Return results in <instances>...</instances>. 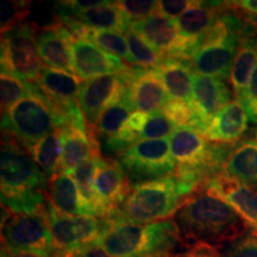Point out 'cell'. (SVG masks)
<instances>
[{"label":"cell","mask_w":257,"mask_h":257,"mask_svg":"<svg viewBox=\"0 0 257 257\" xmlns=\"http://www.w3.org/2000/svg\"><path fill=\"white\" fill-rule=\"evenodd\" d=\"M99 244L114 257H169L184 245L173 218L149 224L108 218Z\"/></svg>","instance_id":"2"},{"label":"cell","mask_w":257,"mask_h":257,"mask_svg":"<svg viewBox=\"0 0 257 257\" xmlns=\"http://www.w3.org/2000/svg\"><path fill=\"white\" fill-rule=\"evenodd\" d=\"M47 219L54 239V255L73 257L98 242L105 220L89 216H63L47 204Z\"/></svg>","instance_id":"9"},{"label":"cell","mask_w":257,"mask_h":257,"mask_svg":"<svg viewBox=\"0 0 257 257\" xmlns=\"http://www.w3.org/2000/svg\"><path fill=\"white\" fill-rule=\"evenodd\" d=\"M2 245L54 253V239L48 224L47 210L29 214H14L6 211L2 224Z\"/></svg>","instance_id":"10"},{"label":"cell","mask_w":257,"mask_h":257,"mask_svg":"<svg viewBox=\"0 0 257 257\" xmlns=\"http://www.w3.org/2000/svg\"><path fill=\"white\" fill-rule=\"evenodd\" d=\"M162 112L176 127L188 126L192 120L191 102L182 99H170L162 108Z\"/></svg>","instance_id":"37"},{"label":"cell","mask_w":257,"mask_h":257,"mask_svg":"<svg viewBox=\"0 0 257 257\" xmlns=\"http://www.w3.org/2000/svg\"><path fill=\"white\" fill-rule=\"evenodd\" d=\"M234 9L244 11L245 14H257V0H236L230 2Z\"/></svg>","instance_id":"44"},{"label":"cell","mask_w":257,"mask_h":257,"mask_svg":"<svg viewBox=\"0 0 257 257\" xmlns=\"http://www.w3.org/2000/svg\"><path fill=\"white\" fill-rule=\"evenodd\" d=\"M38 91L36 83L24 81L16 76L2 72L0 75V98H2V115L21 99Z\"/></svg>","instance_id":"33"},{"label":"cell","mask_w":257,"mask_h":257,"mask_svg":"<svg viewBox=\"0 0 257 257\" xmlns=\"http://www.w3.org/2000/svg\"><path fill=\"white\" fill-rule=\"evenodd\" d=\"M47 204L63 216H89L78 186L72 176L60 172L49 181Z\"/></svg>","instance_id":"22"},{"label":"cell","mask_w":257,"mask_h":257,"mask_svg":"<svg viewBox=\"0 0 257 257\" xmlns=\"http://www.w3.org/2000/svg\"><path fill=\"white\" fill-rule=\"evenodd\" d=\"M128 30L142 37L147 43L167 57L187 61L186 47L180 37L174 19L154 14L131 22Z\"/></svg>","instance_id":"15"},{"label":"cell","mask_w":257,"mask_h":257,"mask_svg":"<svg viewBox=\"0 0 257 257\" xmlns=\"http://www.w3.org/2000/svg\"><path fill=\"white\" fill-rule=\"evenodd\" d=\"M57 6L62 9L64 12L75 18L79 23L87 28L96 29V30H110L118 32H126L130 28V22L125 16L121 14V11L114 5V2H106V4L93 8L86 11L76 12V14H69L66 11L60 3H57Z\"/></svg>","instance_id":"26"},{"label":"cell","mask_w":257,"mask_h":257,"mask_svg":"<svg viewBox=\"0 0 257 257\" xmlns=\"http://www.w3.org/2000/svg\"><path fill=\"white\" fill-rule=\"evenodd\" d=\"M234 10L229 2L227 9L218 17L191 56L189 62L198 74L230 78L240 40L246 32L243 14L234 12Z\"/></svg>","instance_id":"3"},{"label":"cell","mask_w":257,"mask_h":257,"mask_svg":"<svg viewBox=\"0 0 257 257\" xmlns=\"http://www.w3.org/2000/svg\"><path fill=\"white\" fill-rule=\"evenodd\" d=\"M66 126V120L38 88L21 99L2 115V133L25 150L54 131Z\"/></svg>","instance_id":"5"},{"label":"cell","mask_w":257,"mask_h":257,"mask_svg":"<svg viewBox=\"0 0 257 257\" xmlns=\"http://www.w3.org/2000/svg\"><path fill=\"white\" fill-rule=\"evenodd\" d=\"M173 257H223L219 250L216 246L210 244L197 243L194 245L188 246L185 251L179 252Z\"/></svg>","instance_id":"41"},{"label":"cell","mask_w":257,"mask_h":257,"mask_svg":"<svg viewBox=\"0 0 257 257\" xmlns=\"http://www.w3.org/2000/svg\"><path fill=\"white\" fill-rule=\"evenodd\" d=\"M223 257H257V233L249 231L237 240H234L226 249Z\"/></svg>","instance_id":"38"},{"label":"cell","mask_w":257,"mask_h":257,"mask_svg":"<svg viewBox=\"0 0 257 257\" xmlns=\"http://www.w3.org/2000/svg\"><path fill=\"white\" fill-rule=\"evenodd\" d=\"M135 136L141 140H165L169 137L176 126L163 114L162 111L155 113H144L135 111L124 125Z\"/></svg>","instance_id":"27"},{"label":"cell","mask_w":257,"mask_h":257,"mask_svg":"<svg viewBox=\"0 0 257 257\" xmlns=\"http://www.w3.org/2000/svg\"><path fill=\"white\" fill-rule=\"evenodd\" d=\"M102 161L101 155L94 156L85 162L80 163L75 168L70 169L68 174L72 176L76 186H78L81 197L85 202L86 207L92 217H96L94 201H93V182H94L95 173L98 170V167L100 166ZM98 218V217H96Z\"/></svg>","instance_id":"31"},{"label":"cell","mask_w":257,"mask_h":257,"mask_svg":"<svg viewBox=\"0 0 257 257\" xmlns=\"http://www.w3.org/2000/svg\"><path fill=\"white\" fill-rule=\"evenodd\" d=\"M61 133V166L60 172H69L80 163L92 157L101 155L100 143L91 126L81 128L66 126L60 128Z\"/></svg>","instance_id":"20"},{"label":"cell","mask_w":257,"mask_h":257,"mask_svg":"<svg viewBox=\"0 0 257 257\" xmlns=\"http://www.w3.org/2000/svg\"><path fill=\"white\" fill-rule=\"evenodd\" d=\"M73 257H114L102 249L99 244H91V245L86 246L80 250Z\"/></svg>","instance_id":"43"},{"label":"cell","mask_w":257,"mask_h":257,"mask_svg":"<svg viewBox=\"0 0 257 257\" xmlns=\"http://www.w3.org/2000/svg\"><path fill=\"white\" fill-rule=\"evenodd\" d=\"M224 174L257 191V142L240 141L225 163Z\"/></svg>","instance_id":"25"},{"label":"cell","mask_w":257,"mask_h":257,"mask_svg":"<svg viewBox=\"0 0 257 257\" xmlns=\"http://www.w3.org/2000/svg\"><path fill=\"white\" fill-rule=\"evenodd\" d=\"M114 5L120 10L121 14L128 19V22H135L138 19L146 18L148 16L157 14L159 2L155 0H120L114 2Z\"/></svg>","instance_id":"36"},{"label":"cell","mask_w":257,"mask_h":257,"mask_svg":"<svg viewBox=\"0 0 257 257\" xmlns=\"http://www.w3.org/2000/svg\"><path fill=\"white\" fill-rule=\"evenodd\" d=\"M126 93L135 110L144 113L162 111L170 100L169 93L152 69L140 67L131 72Z\"/></svg>","instance_id":"18"},{"label":"cell","mask_w":257,"mask_h":257,"mask_svg":"<svg viewBox=\"0 0 257 257\" xmlns=\"http://www.w3.org/2000/svg\"><path fill=\"white\" fill-rule=\"evenodd\" d=\"M79 38H86L91 41L96 47L105 50L106 53L119 57L124 62L134 66L133 57H131L130 49L126 37L123 32L110 31V30H96V29L87 28L83 25L81 34Z\"/></svg>","instance_id":"30"},{"label":"cell","mask_w":257,"mask_h":257,"mask_svg":"<svg viewBox=\"0 0 257 257\" xmlns=\"http://www.w3.org/2000/svg\"><path fill=\"white\" fill-rule=\"evenodd\" d=\"M73 35L59 22L42 29L37 28L36 44L42 62L54 69L74 73L70 42Z\"/></svg>","instance_id":"19"},{"label":"cell","mask_w":257,"mask_h":257,"mask_svg":"<svg viewBox=\"0 0 257 257\" xmlns=\"http://www.w3.org/2000/svg\"><path fill=\"white\" fill-rule=\"evenodd\" d=\"M2 257H57L54 253L43 251V250H27L12 249L2 245Z\"/></svg>","instance_id":"42"},{"label":"cell","mask_w":257,"mask_h":257,"mask_svg":"<svg viewBox=\"0 0 257 257\" xmlns=\"http://www.w3.org/2000/svg\"><path fill=\"white\" fill-rule=\"evenodd\" d=\"M210 194L226 201L250 229L257 233V191L221 173L208 182L206 189Z\"/></svg>","instance_id":"17"},{"label":"cell","mask_w":257,"mask_h":257,"mask_svg":"<svg viewBox=\"0 0 257 257\" xmlns=\"http://www.w3.org/2000/svg\"><path fill=\"white\" fill-rule=\"evenodd\" d=\"M0 157L2 194H16L32 189L48 192L49 180L46 174L23 147L5 135H3Z\"/></svg>","instance_id":"8"},{"label":"cell","mask_w":257,"mask_h":257,"mask_svg":"<svg viewBox=\"0 0 257 257\" xmlns=\"http://www.w3.org/2000/svg\"><path fill=\"white\" fill-rule=\"evenodd\" d=\"M37 27L23 23L2 35V72L36 83L43 70L36 44Z\"/></svg>","instance_id":"6"},{"label":"cell","mask_w":257,"mask_h":257,"mask_svg":"<svg viewBox=\"0 0 257 257\" xmlns=\"http://www.w3.org/2000/svg\"><path fill=\"white\" fill-rule=\"evenodd\" d=\"M256 67L257 34L246 24V32L240 40L238 51L234 57L230 73V81L234 91V95H236V100H239L248 88Z\"/></svg>","instance_id":"24"},{"label":"cell","mask_w":257,"mask_h":257,"mask_svg":"<svg viewBox=\"0 0 257 257\" xmlns=\"http://www.w3.org/2000/svg\"><path fill=\"white\" fill-rule=\"evenodd\" d=\"M194 4V0H163V2H159L157 14L176 21L186 10Z\"/></svg>","instance_id":"40"},{"label":"cell","mask_w":257,"mask_h":257,"mask_svg":"<svg viewBox=\"0 0 257 257\" xmlns=\"http://www.w3.org/2000/svg\"><path fill=\"white\" fill-rule=\"evenodd\" d=\"M152 72L165 86L170 99L192 101L194 73L189 61L167 57L162 63L153 68Z\"/></svg>","instance_id":"23"},{"label":"cell","mask_w":257,"mask_h":257,"mask_svg":"<svg viewBox=\"0 0 257 257\" xmlns=\"http://www.w3.org/2000/svg\"><path fill=\"white\" fill-rule=\"evenodd\" d=\"M243 18L244 22L257 34V14H245L243 16Z\"/></svg>","instance_id":"45"},{"label":"cell","mask_w":257,"mask_h":257,"mask_svg":"<svg viewBox=\"0 0 257 257\" xmlns=\"http://www.w3.org/2000/svg\"><path fill=\"white\" fill-rule=\"evenodd\" d=\"M256 142H257V133H256Z\"/></svg>","instance_id":"46"},{"label":"cell","mask_w":257,"mask_h":257,"mask_svg":"<svg viewBox=\"0 0 257 257\" xmlns=\"http://www.w3.org/2000/svg\"><path fill=\"white\" fill-rule=\"evenodd\" d=\"M2 35L6 34L18 25L25 23V18L30 12L31 3L23 0H6L2 2Z\"/></svg>","instance_id":"35"},{"label":"cell","mask_w":257,"mask_h":257,"mask_svg":"<svg viewBox=\"0 0 257 257\" xmlns=\"http://www.w3.org/2000/svg\"><path fill=\"white\" fill-rule=\"evenodd\" d=\"M131 72L133 68L121 74L99 76L82 82L78 102L88 126H94L102 112L120 100L127 89Z\"/></svg>","instance_id":"12"},{"label":"cell","mask_w":257,"mask_h":257,"mask_svg":"<svg viewBox=\"0 0 257 257\" xmlns=\"http://www.w3.org/2000/svg\"><path fill=\"white\" fill-rule=\"evenodd\" d=\"M249 117L242 104L233 100L224 106L202 136L213 143L237 144L248 128Z\"/></svg>","instance_id":"21"},{"label":"cell","mask_w":257,"mask_h":257,"mask_svg":"<svg viewBox=\"0 0 257 257\" xmlns=\"http://www.w3.org/2000/svg\"><path fill=\"white\" fill-rule=\"evenodd\" d=\"M119 162L130 181L137 184L173 178L178 166L170 153L168 138L137 141L120 155Z\"/></svg>","instance_id":"7"},{"label":"cell","mask_w":257,"mask_h":257,"mask_svg":"<svg viewBox=\"0 0 257 257\" xmlns=\"http://www.w3.org/2000/svg\"><path fill=\"white\" fill-rule=\"evenodd\" d=\"M35 163L46 174L48 180L60 173L61 166V133L54 131L27 150Z\"/></svg>","instance_id":"28"},{"label":"cell","mask_w":257,"mask_h":257,"mask_svg":"<svg viewBox=\"0 0 257 257\" xmlns=\"http://www.w3.org/2000/svg\"><path fill=\"white\" fill-rule=\"evenodd\" d=\"M238 101L248 114L249 120L257 123V67L252 74L248 88Z\"/></svg>","instance_id":"39"},{"label":"cell","mask_w":257,"mask_h":257,"mask_svg":"<svg viewBox=\"0 0 257 257\" xmlns=\"http://www.w3.org/2000/svg\"><path fill=\"white\" fill-rule=\"evenodd\" d=\"M173 219L184 245L212 246L231 244L249 232L250 226L232 207L216 195L202 191L186 199Z\"/></svg>","instance_id":"1"},{"label":"cell","mask_w":257,"mask_h":257,"mask_svg":"<svg viewBox=\"0 0 257 257\" xmlns=\"http://www.w3.org/2000/svg\"><path fill=\"white\" fill-rule=\"evenodd\" d=\"M134 111V106L128 99L127 93L125 92L120 100H118L115 104L111 105L102 112L92 128L94 130L96 136L102 138V141L113 137L120 133Z\"/></svg>","instance_id":"29"},{"label":"cell","mask_w":257,"mask_h":257,"mask_svg":"<svg viewBox=\"0 0 257 257\" xmlns=\"http://www.w3.org/2000/svg\"><path fill=\"white\" fill-rule=\"evenodd\" d=\"M227 6L229 2H195L176 19L180 37L186 47L187 61L191 60L199 43Z\"/></svg>","instance_id":"16"},{"label":"cell","mask_w":257,"mask_h":257,"mask_svg":"<svg viewBox=\"0 0 257 257\" xmlns=\"http://www.w3.org/2000/svg\"><path fill=\"white\" fill-rule=\"evenodd\" d=\"M187 198L174 176L138 182L113 217L136 224L166 220L175 216Z\"/></svg>","instance_id":"4"},{"label":"cell","mask_w":257,"mask_h":257,"mask_svg":"<svg viewBox=\"0 0 257 257\" xmlns=\"http://www.w3.org/2000/svg\"><path fill=\"white\" fill-rule=\"evenodd\" d=\"M124 35L126 37L128 49H130L131 57H133L134 61V66L144 69H153L167 59L166 55H163L162 53L153 48L142 37H140L131 30L124 32Z\"/></svg>","instance_id":"34"},{"label":"cell","mask_w":257,"mask_h":257,"mask_svg":"<svg viewBox=\"0 0 257 257\" xmlns=\"http://www.w3.org/2000/svg\"><path fill=\"white\" fill-rule=\"evenodd\" d=\"M131 191L130 179L117 160L102 159L93 182V201L96 217L112 218L119 211Z\"/></svg>","instance_id":"11"},{"label":"cell","mask_w":257,"mask_h":257,"mask_svg":"<svg viewBox=\"0 0 257 257\" xmlns=\"http://www.w3.org/2000/svg\"><path fill=\"white\" fill-rule=\"evenodd\" d=\"M74 74L83 80H91L111 74L127 72L128 67L119 57L106 53L86 38L73 37L70 42Z\"/></svg>","instance_id":"14"},{"label":"cell","mask_w":257,"mask_h":257,"mask_svg":"<svg viewBox=\"0 0 257 257\" xmlns=\"http://www.w3.org/2000/svg\"><path fill=\"white\" fill-rule=\"evenodd\" d=\"M169 257H173V256H169Z\"/></svg>","instance_id":"47"},{"label":"cell","mask_w":257,"mask_h":257,"mask_svg":"<svg viewBox=\"0 0 257 257\" xmlns=\"http://www.w3.org/2000/svg\"><path fill=\"white\" fill-rule=\"evenodd\" d=\"M3 208L14 214L38 213L47 210V192L32 189L16 194H2Z\"/></svg>","instance_id":"32"},{"label":"cell","mask_w":257,"mask_h":257,"mask_svg":"<svg viewBox=\"0 0 257 257\" xmlns=\"http://www.w3.org/2000/svg\"><path fill=\"white\" fill-rule=\"evenodd\" d=\"M231 100V91L220 78L194 74L192 93V120L188 126L202 135L224 106Z\"/></svg>","instance_id":"13"}]
</instances>
